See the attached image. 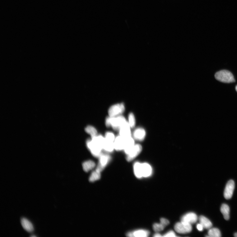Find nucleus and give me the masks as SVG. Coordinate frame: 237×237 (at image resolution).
I'll use <instances>...</instances> for the list:
<instances>
[{
  "label": "nucleus",
  "instance_id": "obj_1",
  "mask_svg": "<svg viewBox=\"0 0 237 237\" xmlns=\"http://www.w3.org/2000/svg\"><path fill=\"white\" fill-rule=\"evenodd\" d=\"M86 145L92 156L98 158L103 153V148L91 138L87 139Z\"/></svg>",
  "mask_w": 237,
  "mask_h": 237
},
{
  "label": "nucleus",
  "instance_id": "obj_2",
  "mask_svg": "<svg viewBox=\"0 0 237 237\" xmlns=\"http://www.w3.org/2000/svg\"><path fill=\"white\" fill-rule=\"evenodd\" d=\"M216 80L221 82L230 83L235 81L233 74L226 70H223L217 72L215 75Z\"/></svg>",
  "mask_w": 237,
  "mask_h": 237
},
{
  "label": "nucleus",
  "instance_id": "obj_3",
  "mask_svg": "<svg viewBox=\"0 0 237 237\" xmlns=\"http://www.w3.org/2000/svg\"><path fill=\"white\" fill-rule=\"evenodd\" d=\"M125 106L123 103L115 104L110 106L108 110L109 116L115 117L122 115L125 111Z\"/></svg>",
  "mask_w": 237,
  "mask_h": 237
},
{
  "label": "nucleus",
  "instance_id": "obj_4",
  "mask_svg": "<svg viewBox=\"0 0 237 237\" xmlns=\"http://www.w3.org/2000/svg\"><path fill=\"white\" fill-rule=\"evenodd\" d=\"M99 163L96 169L101 172L108 165L112 159L111 156L108 153H102L98 158Z\"/></svg>",
  "mask_w": 237,
  "mask_h": 237
},
{
  "label": "nucleus",
  "instance_id": "obj_5",
  "mask_svg": "<svg viewBox=\"0 0 237 237\" xmlns=\"http://www.w3.org/2000/svg\"><path fill=\"white\" fill-rule=\"evenodd\" d=\"M174 229L178 233L186 234L190 233L192 230L191 224L183 221L178 222L175 225Z\"/></svg>",
  "mask_w": 237,
  "mask_h": 237
},
{
  "label": "nucleus",
  "instance_id": "obj_6",
  "mask_svg": "<svg viewBox=\"0 0 237 237\" xmlns=\"http://www.w3.org/2000/svg\"><path fill=\"white\" fill-rule=\"evenodd\" d=\"M111 117L110 127L116 131H119L120 128L127 121L122 115L115 117Z\"/></svg>",
  "mask_w": 237,
  "mask_h": 237
},
{
  "label": "nucleus",
  "instance_id": "obj_7",
  "mask_svg": "<svg viewBox=\"0 0 237 237\" xmlns=\"http://www.w3.org/2000/svg\"><path fill=\"white\" fill-rule=\"evenodd\" d=\"M142 150V147L139 144H135L131 151L127 155V161L128 162L132 161L140 154Z\"/></svg>",
  "mask_w": 237,
  "mask_h": 237
},
{
  "label": "nucleus",
  "instance_id": "obj_8",
  "mask_svg": "<svg viewBox=\"0 0 237 237\" xmlns=\"http://www.w3.org/2000/svg\"><path fill=\"white\" fill-rule=\"evenodd\" d=\"M235 187L234 180H231L227 183L224 192V196L226 199H231L233 194Z\"/></svg>",
  "mask_w": 237,
  "mask_h": 237
},
{
  "label": "nucleus",
  "instance_id": "obj_9",
  "mask_svg": "<svg viewBox=\"0 0 237 237\" xmlns=\"http://www.w3.org/2000/svg\"><path fill=\"white\" fill-rule=\"evenodd\" d=\"M131 128L127 121L119 129V135L125 139L131 137Z\"/></svg>",
  "mask_w": 237,
  "mask_h": 237
},
{
  "label": "nucleus",
  "instance_id": "obj_10",
  "mask_svg": "<svg viewBox=\"0 0 237 237\" xmlns=\"http://www.w3.org/2000/svg\"><path fill=\"white\" fill-rule=\"evenodd\" d=\"M197 220L198 217L196 214L191 212L186 214L182 216L181 221L192 224L196 222Z\"/></svg>",
  "mask_w": 237,
  "mask_h": 237
},
{
  "label": "nucleus",
  "instance_id": "obj_11",
  "mask_svg": "<svg viewBox=\"0 0 237 237\" xmlns=\"http://www.w3.org/2000/svg\"><path fill=\"white\" fill-rule=\"evenodd\" d=\"M125 139L119 135L116 136L114 142L115 150L117 151H124Z\"/></svg>",
  "mask_w": 237,
  "mask_h": 237
},
{
  "label": "nucleus",
  "instance_id": "obj_12",
  "mask_svg": "<svg viewBox=\"0 0 237 237\" xmlns=\"http://www.w3.org/2000/svg\"><path fill=\"white\" fill-rule=\"evenodd\" d=\"M135 145L134 140L132 136L125 139V142L124 151L126 155H127Z\"/></svg>",
  "mask_w": 237,
  "mask_h": 237
},
{
  "label": "nucleus",
  "instance_id": "obj_13",
  "mask_svg": "<svg viewBox=\"0 0 237 237\" xmlns=\"http://www.w3.org/2000/svg\"><path fill=\"white\" fill-rule=\"evenodd\" d=\"M145 130L142 128H138L133 132V137L136 140L141 141L145 139L146 136Z\"/></svg>",
  "mask_w": 237,
  "mask_h": 237
},
{
  "label": "nucleus",
  "instance_id": "obj_14",
  "mask_svg": "<svg viewBox=\"0 0 237 237\" xmlns=\"http://www.w3.org/2000/svg\"><path fill=\"white\" fill-rule=\"evenodd\" d=\"M149 231L144 230H139L133 232H129L127 234L128 237H147L149 235Z\"/></svg>",
  "mask_w": 237,
  "mask_h": 237
},
{
  "label": "nucleus",
  "instance_id": "obj_15",
  "mask_svg": "<svg viewBox=\"0 0 237 237\" xmlns=\"http://www.w3.org/2000/svg\"><path fill=\"white\" fill-rule=\"evenodd\" d=\"M143 177H149L152 174V169L150 165L146 163L142 164Z\"/></svg>",
  "mask_w": 237,
  "mask_h": 237
},
{
  "label": "nucleus",
  "instance_id": "obj_16",
  "mask_svg": "<svg viewBox=\"0 0 237 237\" xmlns=\"http://www.w3.org/2000/svg\"><path fill=\"white\" fill-rule=\"evenodd\" d=\"M22 225L25 230L29 233L33 232L34 231V227L33 225L31 222L26 218H23L21 219Z\"/></svg>",
  "mask_w": 237,
  "mask_h": 237
},
{
  "label": "nucleus",
  "instance_id": "obj_17",
  "mask_svg": "<svg viewBox=\"0 0 237 237\" xmlns=\"http://www.w3.org/2000/svg\"><path fill=\"white\" fill-rule=\"evenodd\" d=\"M134 173L136 177L139 179L143 177L142 170V164L136 162L133 165Z\"/></svg>",
  "mask_w": 237,
  "mask_h": 237
},
{
  "label": "nucleus",
  "instance_id": "obj_18",
  "mask_svg": "<svg viewBox=\"0 0 237 237\" xmlns=\"http://www.w3.org/2000/svg\"><path fill=\"white\" fill-rule=\"evenodd\" d=\"M199 223L203 226V228L207 229L211 228L212 224L211 222L207 218L203 216H201L199 218Z\"/></svg>",
  "mask_w": 237,
  "mask_h": 237
},
{
  "label": "nucleus",
  "instance_id": "obj_19",
  "mask_svg": "<svg viewBox=\"0 0 237 237\" xmlns=\"http://www.w3.org/2000/svg\"><path fill=\"white\" fill-rule=\"evenodd\" d=\"M103 150L108 154L113 152L114 150H115L114 142L107 140L105 139Z\"/></svg>",
  "mask_w": 237,
  "mask_h": 237
},
{
  "label": "nucleus",
  "instance_id": "obj_20",
  "mask_svg": "<svg viewBox=\"0 0 237 237\" xmlns=\"http://www.w3.org/2000/svg\"><path fill=\"white\" fill-rule=\"evenodd\" d=\"M95 166V162L92 160L85 161L82 164L83 169L87 172L94 168Z\"/></svg>",
  "mask_w": 237,
  "mask_h": 237
},
{
  "label": "nucleus",
  "instance_id": "obj_21",
  "mask_svg": "<svg viewBox=\"0 0 237 237\" xmlns=\"http://www.w3.org/2000/svg\"><path fill=\"white\" fill-rule=\"evenodd\" d=\"M220 210L225 219L228 220L230 218V208L229 206L226 204H223L222 205Z\"/></svg>",
  "mask_w": 237,
  "mask_h": 237
},
{
  "label": "nucleus",
  "instance_id": "obj_22",
  "mask_svg": "<svg viewBox=\"0 0 237 237\" xmlns=\"http://www.w3.org/2000/svg\"><path fill=\"white\" fill-rule=\"evenodd\" d=\"M85 132L90 135L91 138H94L98 135L97 130L96 128L92 125H88L85 129Z\"/></svg>",
  "mask_w": 237,
  "mask_h": 237
},
{
  "label": "nucleus",
  "instance_id": "obj_23",
  "mask_svg": "<svg viewBox=\"0 0 237 237\" xmlns=\"http://www.w3.org/2000/svg\"><path fill=\"white\" fill-rule=\"evenodd\" d=\"M208 235L210 237H220L221 236L220 231L219 229L216 228L209 229Z\"/></svg>",
  "mask_w": 237,
  "mask_h": 237
},
{
  "label": "nucleus",
  "instance_id": "obj_24",
  "mask_svg": "<svg viewBox=\"0 0 237 237\" xmlns=\"http://www.w3.org/2000/svg\"><path fill=\"white\" fill-rule=\"evenodd\" d=\"M101 172L96 170L93 172L89 179L90 182H93L99 180L101 177Z\"/></svg>",
  "mask_w": 237,
  "mask_h": 237
},
{
  "label": "nucleus",
  "instance_id": "obj_25",
  "mask_svg": "<svg viewBox=\"0 0 237 237\" xmlns=\"http://www.w3.org/2000/svg\"><path fill=\"white\" fill-rule=\"evenodd\" d=\"M128 123L131 128H132L135 126L136 124V120L135 117L133 114L132 113H130L128 116Z\"/></svg>",
  "mask_w": 237,
  "mask_h": 237
},
{
  "label": "nucleus",
  "instance_id": "obj_26",
  "mask_svg": "<svg viewBox=\"0 0 237 237\" xmlns=\"http://www.w3.org/2000/svg\"><path fill=\"white\" fill-rule=\"evenodd\" d=\"M104 136L106 140L114 142L116 137L114 134L111 132H106Z\"/></svg>",
  "mask_w": 237,
  "mask_h": 237
},
{
  "label": "nucleus",
  "instance_id": "obj_27",
  "mask_svg": "<svg viewBox=\"0 0 237 237\" xmlns=\"http://www.w3.org/2000/svg\"><path fill=\"white\" fill-rule=\"evenodd\" d=\"M165 227L160 223H156L153 225V228L154 230L156 232H159L163 230Z\"/></svg>",
  "mask_w": 237,
  "mask_h": 237
},
{
  "label": "nucleus",
  "instance_id": "obj_28",
  "mask_svg": "<svg viewBox=\"0 0 237 237\" xmlns=\"http://www.w3.org/2000/svg\"><path fill=\"white\" fill-rule=\"evenodd\" d=\"M160 223H161L165 227L168 225L169 224V220L164 218H161L160 219Z\"/></svg>",
  "mask_w": 237,
  "mask_h": 237
},
{
  "label": "nucleus",
  "instance_id": "obj_29",
  "mask_svg": "<svg viewBox=\"0 0 237 237\" xmlns=\"http://www.w3.org/2000/svg\"><path fill=\"white\" fill-rule=\"evenodd\" d=\"M163 236L165 237H176V235L175 233L173 231H170L168 232H167V233L165 234Z\"/></svg>",
  "mask_w": 237,
  "mask_h": 237
},
{
  "label": "nucleus",
  "instance_id": "obj_30",
  "mask_svg": "<svg viewBox=\"0 0 237 237\" xmlns=\"http://www.w3.org/2000/svg\"><path fill=\"white\" fill-rule=\"evenodd\" d=\"M196 227L198 230L199 231H203L204 228L202 225L200 223L197 224Z\"/></svg>",
  "mask_w": 237,
  "mask_h": 237
},
{
  "label": "nucleus",
  "instance_id": "obj_31",
  "mask_svg": "<svg viewBox=\"0 0 237 237\" xmlns=\"http://www.w3.org/2000/svg\"><path fill=\"white\" fill-rule=\"evenodd\" d=\"M162 235L158 233L155 234L154 235V237H160Z\"/></svg>",
  "mask_w": 237,
  "mask_h": 237
},
{
  "label": "nucleus",
  "instance_id": "obj_32",
  "mask_svg": "<svg viewBox=\"0 0 237 237\" xmlns=\"http://www.w3.org/2000/svg\"><path fill=\"white\" fill-rule=\"evenodd\" d=\"M234 236H235V237H237V233H235V234H234Z\"/></svg>",
  "mask_w": 237,
  "mask_h": 237
},
{
  "label": "nucleus",
  "instance_id": "obj_33",
  "mask_svg": "<svg viewBox=\"0 0 237 237\" xmlns=\"http://www.w3.org/2000/svg\"><path fill=\"white\" fill-rule=\"evenodd\" d=\"M235 90L237 92V85L235 87Z\"/></svg>",
  "mask_w": 237,
  "mask_h": 237
},
{
  "label": "nucleus",
  "instance_id": "obj_34",
  "mask_svg": "<svg viewBox=\"0 0 237 237\" xmlns=\"http://www.w3.org/2000/svg\"><path fill=\"white\" fill-rule=\"evenodd\" d=\"M36 236H35V235H32V236H31V237H36Z\"/></svg>",
  "mask_w": 237,
  "mask_h": 237
}]
</instances>
